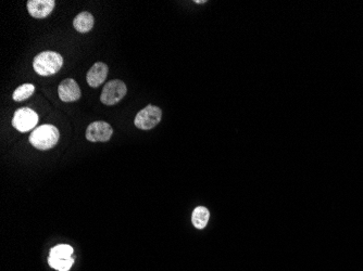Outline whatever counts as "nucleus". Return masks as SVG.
I'll list each match as a JSON object with an SVG mask.
<instances>
[{"mask_svg":"<svg viewBox=\"0 0 363 271\" xmlns=\"http://www.w3.org/2000/svg\"><path fill=\"white\" fill-rule=\"evenodd\" d=\"M60 138L59 130L53 125H42L37 127L29 136V143L38 150H49L57 145Z\"/></svg>","mask_w":363,"mask_h":271,"instance_id":"1","label":"nucleus"},{"mask_svg":"<svg viewBox=\"0 0 363 271\" xmlns=\"http://www.w3.org/2000/svg\"><path fill=\"white\" fill-rule=\"evenodd\" d=\"M63 65L61 55L54 51H44L37 54L33 61V67L37 74L50 76L56 74Z\"/></svg>","mask_w":363,"mask_h":271,"instance_id":"2","label":"nucleus"},{"mask_svg":"<svg viewBox=\"0 0 363 271\" xmlns=\"http://www.w3.org/2000/svg\"><path fill=\"white\" fill-rule=\"evenodd\" d=\"M126 92H128L126 85L120 79H113L105 85L100 95V101L106 106H114L125 97Z\"/></svg>","mask_w":363,"mask_h":271,"instance_id":"3","label":"nucleus"},{"mask_svg":"<svg viewBox=\"0 0 363 271\" xmlns=\"http://www.w3.org/2000/svg\"><path fill=\"white\" fill-rule=\"evenodd\" d=\"M162 118V111L156 106H147L135 116L134 124L139 129L149 130L153 129L160 123Z\"/></svg>","mask_w":363,"mask_h":271,"instance_id":"4","label":"nucleus"},{"mask_svg":"<svg viewBox=\"0 0 363 271\" xmlns=\"http://www.w3.org/2000/svg\"><path fill=\"white\" fill-rule=\"evenodd\" d=\"M37 123L38 115L34 110L29 108H21L15 111L12 118V126L21 132H26L33 129Z\"/></svg>","mask_w":363,"mask_h":271,"instance_id":"5","label":"nucleus"},{"mask_svg":"<svg viewBox=\"0 0 363 271\" xmlns=\"http://www.w3.org/2000/svg\"><path fill=\"white\" fill-rule=\"evenodd\" d=\"M113 129L111 125L98 121L92 123L86 129V139L90 142H107L112 137Z\"/></svg>","mask_w":363,"mask_h":271,"instance_id":"6","label":"nucleus"},{"mask_svg":"<svg viewBox=\"0 0 363 271\" xmlns=\"http://www.w3.org/2000/svg\"><path fill=\"white\" fill-rule=\"evenodd\" d=\"M59 98L63 102H74L81 98V89L72 78H67L58 87Z\"/></svg>","mask_w":363,"mask_h":271,"instance_id":"7","label":"nucleus"},{"mask_svg":"<svg viewBox=\"0 0 363 271\" xmlns=\"http://www.w3.org/2000/svg\"><path fill=\"white\" fill-rule=\"evenodd\" d=\"M56 3L53 0H29L27 2V10L35 19H44L52 12Z\"/></svg>","mask_w":363,"mask_h":271,"instance_id":"8","label":"nucleus"},{"mask_svg":"<svg viewBox=\"0 0 363 271\" xmlns=\"http://www.w3.org/2000/svg\"><path fill=\"white\" fill-rule=\"evenodd\" d=\"M108 65L104 62H97L89 69L86 75V81L87 84L93 87V88H97L102 83L106 81L108 76Z\"/></svg>","mask_w":363,"mask_h":271,"instance_id":"9","label":"nucleus"},{"mask_svg":"<svg viewBox=\"0 0 363 271\" xmlns=\"http://www.w3.org/2000/svg\"><path fill=\"white\" fill-rule=\"evenodd\" d=\"M95 19L94 15L87 11L81 12L77 14L74 21L73 26L78 31V33H88V31L94 27Z\"/></svg>","mask_w":363,"mask_h":271,"instance_id":"10","label":"nucleus"},{"mask_svg":"<svg viewBox=\"0 0 363 271\" xmlns=\"http://www.w3.org/2000/svg\"><path fill=\"white\" fill-rule=\"evenodd\" d=\"M209 218H210V212L208 211V209H206V207L203 206L196 207L193 212L192 221H193V225L197 229L206 228L208 225Z\"/></svg>","mask_w":363,"mask_h":271,"instance_id":"11","label":"nucleus"},{"mask_svg":"<svg viewBox=\"0 0 363 271\" xmlns=\"http://www.w3.org/2000/svg\"><path fill=\"white\" fill-rule=\"evenodd\" d=\"M35 91V86L33 84H23L14 90L12 98L14 101L21 102L28 99Z\"/></svg>","mask_w":363,"mask_h":271,"instance_id":"12","label":"nucleus"},{"mask_svg":"<svg viewBox=\"0 0 363 271\" xmlns=\"http://www.w3.org/2000/svg\"><path fill=\"white\" fill-rule=\"evenodd\" d=\"M73 255V248L68 244H59L50 250L49 256L61 258V259H69Z\"/></svg>","mask_w":363,"mask_h":271,"instance_id":"13","label":"nucleus"},{"mask_svg":"<svg viewBox=\"0 0 363 271\" xmlns=\"http://www.w3.org/2000/svg\"><path fill=\"white\" fill-rule=\"evenodd\" d=\"M48 264L49 266L58 271H69L71 267L74 264V259L71 257L69 259H61V258H56V257H48Z\"/></svg>","mask_w":363,"mask_h":271,"instance_id":"14","label":"nucleus"},{"mask_svg":"<svg viewBox=\"0 0 363 271\" xmlns=\"http://www.w3.org/2000/svg\"><path fill=\"white\" fill-rule=\"evenodd\" d=\"M196 4H204V3H206V2H204V0H203V2H195Z\"/></svg>","mask_w":363,"mask_h":271,"instance_id":"15","label":"nucleus"}]
</instances>
